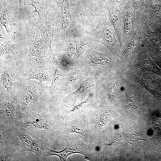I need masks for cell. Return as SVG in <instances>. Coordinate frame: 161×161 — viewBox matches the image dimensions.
I'll use <instances>...</instances> for the list:
<instances>
[{"mask_svg": "<svg viewBox=\"0 0 161 161\" xmlns=\"http://www.w3.org/2000/svg\"><path fill=\"white\" fill-rule=\"evenodd\" d=\"M40 30L36 26L30 39L27 57L29 63L36 67L47 61H51L54 63L58 62L52 49L42 41Z\"/></svg>", "mask_w": 161, "mask_h": 161, "instance_id": "6da1fadb", "label": "cell"}, {"mask_svg": "<svg viewBox=\"0 0 161 161\" xmlns=\"http://www.w3.org/2000/svg\"><path fill=\"white\" fill-rule=\"evenodd\" d=\"M7 131L20 139L23 145V152H32L41 160L46 157V151L47 146L44 140L39 138L30 130L20 126Z\"/></svg>", "mask_w": 161, "mask_h": 161, "instance_id": "7a4b0ae2", "label": "cell"}, {"mask_svg": "<svg viewBox=\"0 0 161 161\" xmlns=\"http://www.w3.org/2000/svg\"><path fill=\"white\" fill-rule=\"evenodd\" d=\"M23 112L18 101L4 97L0 101V130H8L19 125Z\"/></svg>", "mask_w": 161, "mask_h": 161, "instance_id": "3957f363", "label": "cell"}, {"mask_svg": "<svg viewBox=\"0 0 161 161\" xmlns=\"http://www.w3.org/2000/svg\"><path fill=\"white\" fill-rule=\"evenodd\" d=\"M54 124L49 113L34 108L23 112L19 125L30 130L44 129L50 131L54 128Z\"/></svg>", "mask_w": 161, "mask_h": 161, "instance_id": "277c9868", "label": "cell"}, {"mask_svg": "<svg viewBox=\"0 0 161 161\" xmlns=\"http://www.w3.org/2000/svg\"><path fill=\"white\" fill-rule=\"evenodd\" d=\"M87 38L90 41L105 45L112 51L117 50L114 34L105 14L101 17L96 28L89 33Z\"/></svg>", "mask_w": 161, "mask_h": 161, "instance_id": "5b68a950", "label": "cell"}, {"mask_svg": "<svg viewBox=\"0 0 161 161\" xmlns=\"http://www.w3.org/2000/svg\"><path fill=\"white\" fill-rule=\"evenodd\" d=\"M45 91L41 82L25 80L19 100L22 111L24 112L35 108L39 97Z\"/></svg>", "mask_w": 161, "mask_h": 161, "instance_id": "8992f818", "label": "cell"}, {"mask_svg": "<svg viewBox=\"0 0 161 161\" xmlns=\"http://www.w3.org/2000/svg\"><path fill=\"white\" fill-rule=\"evenodd\" d=\"M69 0H58L54 21L55 28L58 36L66 41L65 33L67 27H75L70 14Z\"/></svg>", "mask_w": 161, "mask_h": 161, "instance_id": "52a82bcc", "label": "cell"}, {"mask_svg": "<svg viewBox=\"0 0 161 161\" xmlns=\"http://www.w3.org/2000/svg\"><path fill=\"white\" fill-rule=\"evenodd\" d=\"M18 138L9 131L0 130V161H6L11 156L17 158L23 152L22 143Z\"/></svg>", "mask_w": 161, "mask_h": 161, "instance_id": "ba28073f", "label": "cell"}, {"mask_svg": "<svg viewBox=\"0 0 161 161\" xmlns=\"http://www.w3.org/2000/svg\"><path fill=\"white\" fill-rule=\"evenodd\" d=\"M82 60L90 66H105L110 63V58L108 53L98 52L91 47L88 48Z\"/></svg>", "mask_w": 161, "mask_h": 161, "instance_id": "9c48e42d", "label": "cell"}, {"mask_svg": "<svg viewBox=\"0 0 161 161\" xmlns=\"http://www.w3.org/2000/svg\"><path fill=\"white\" fill-rule=\"evenodd\" d=\"M28 4L34 9L33 12H37L38 17L36 26L39 28L49 17L50 9L47 2L43 0H28Z\"/></svg>", "mask_w": 161, "mask_h": 161, "instance_id": "30bf717a", "label": "cell"}, {"mask_svg": "<svg viewBox=\"0 0 161 161\" xmlns=\"http://www.w3.org/2000/svg\"><path fill=\"white\" fill-rule=\"evenodd\" d=\"M0 27H3L8 38L14 39V28L16 24L11 20L7 7L6 0L0 4Z\"/></svg>", "mask_w": 161, "mask_h": 161, "instance_id": "8fae6325", "label": "cell"}, {"mask_svg": "<svg viewBox=\"0 0 161 161\" xmlns=\"http://www.w3.org/2000/svg\"><path fill=\"white\" fill-rule=\"evenodd\" d=\"M0 30V56L16 55L18 53V45L14 42V39L7 37L3 29H1Z\"/></svg>", "mask_w": 161, "mask_h": 161, "instance_id": "7c38bea8", "label": "cell"}, {"mask_svg": "<svg viewBox=\"0 0 161 161\" xmlns=\"http://www.w3.org/2000/svg\"><path fill=\"white\" fill-rule=\"evenodd\" d=\"M55 25L49 17L40 28V34L43 42L52 49L51 44L53 38Z\"/></svg>", "mask_w": 161, "mask_h": 161, "instance_id": "4fadbf2b", "label": "cell"}, {"mask_svg": "<svg viewBox=\"0 0 161 161\" xmlns=\"http://www.w3.org/2000/svg\"><path fill=\"white\" fill-rule=\"evenodd\" d=\"M66 143V146L63 150L60 151H56L50 149L48 147L46 151L47 157L51 156H58L61 160L65 161L67 157L71 154L74 153H78L80 152L77 150L73 148L70 142L67 140H65Z\"/></svg>", "mask_w": 161, "mask_h": 161, "instance_id": "5bb4252c", "label": "cell"}, {"mask_svg": "<svg viewBox=\"0 0 161 161\" xmlns=\"http://www.w3.org/2000/svg\"><path fill=\"white\" fill-rule=\"evenodd\" d=\"M94 85L93 81L89 78L82 81L79 87L74 92L70 94L64 99L65 102L72 101L74 102L75 100L86 89L93 87Z\"/></svg>", "mask_w": 161, "mask_h": 161, "instance_id": "9a60e30c", "label": "cell"}, {"mask_svg": "<svg viewBox=\"0 0 161 161\" xmlns=\"http://www.w3.org/2000/svg\"><path fill=\"white\" fill-rule=\"evenodd\" d=\"M135 78L138 82L152 93L156 97L161 98L160 92L158 86L155 83L151 80L139 77H136Z\"/></svg>", "mask_w": 161, "mask_h": 161, "instance_id": "2e32d148", "label": "cell"}, {"mask_svg": "<svg viewBox=\"0 0 161 161\" xmlns=\"http://www.w3.org/2000/svg\"><path fill=\"white\" fill-rule=\"evenodd\" d=\"M88 39H75L74 42L75 47V52L73 60H78L82 59L84 53L88 49Z\"/></svg>", "mask_w": 161, "mask_h": 161, "instance_id": "e0dca14e", "label": "cell"}, {"mask_svg": "<svg viewBox=\"0 0 161 161\" xmlns=\"http://www.w3.org/2000/svg\"><path fill=\"white\" fill-rule=\"evenodd\" d=\"M83 76V71L80 68L76 67L73 69L69 74L67 80L63 86L66 88L75 85L77 83L79 84L81 81V78Z\"/></svg>", "mask_w": 161, "mask_h": 161, "instance_id": "ac0fdd59", "label": "cell"}, {"mask_svg": "<svg viewBox=\"0 0 161 161\" xmlns=\"http://www.w3.org/2000/svg\"><path fill=\"white\" fill-rule=\"evenodd\" d=\"M140 66L144 70L153 72L161 76V69L147 55L144 56L141 63Z\"/></svg>", "mask_w": 161, "mask_h": 161, "instance_id": "d6986e66", "label": "cell"}, {"mask_svg": "<svg viewBox=\"0 0 161 161\" xmlns=\"http://www.w3.org/2000/svg\"><path fill=\"white\" fill-rule=\"evenodd\" d=\"M1 83L4 89L7 92L6 95L4 97H11L10 94H11L10 92H12L13 82L9 72L7 70H6L2 72L1 76Z\"/></svg>", "mask_w": 161, "mask_h": 161, "instance_id": "ffe728a7", "label": "cell"}, {"mask_svg": "<svg viewBox=\"0 0 161 161\" xmlns=\"http://www.w3.org/2000/svg\"><path fill=\"white\" fill-rule=\"evenodd\" d=\"M48 76L47 72L43 69L41 68L36 69L30 72L29 79H35L41 82L42 81H48L49 78Z\"/></svg>", "mask_w": 161, "mask_h": 161, "instance_id": "44dd1931", "label": "cell"}, {"mask_svg": "<svg viewBox=\"0 0 161 161\" xmlns=\"http://www.w3.org/2000/svg\"><path fill=\"white\" fill-rule=\"evenodd\" d=\"M63 73L61 69L56 67L54 71L51 85V87L54 88L61 78Z\"/></svg>", "mask_w": 161, "mask_h": 161, "instance_id": "7402d4cb", "label": "cell"}, {"mask_svg": "<svg viewBox=\"0 0 161 161\" xmlns=\"http://www.w3.org/2000/svg\"><path fill=\"white\" fill-rule=\"evenodd\" d=\"M75 52V47L74 42L70 43L66 48V53L69 61L73 60Z\"/></svg>", "mask_w": 161, "mask_h": 161, "instance_id": "603a6c76", "label": "cell"}, {"mask_svg": "<svg viewBox=\"0 0 161 161\" xmlns=\"http://www.w3.org/2000/svg\"><path fill=\"white\" fill-rule=\"evenodd\" d=\"M91 94L87 99L84 101L82 102L77 106H75L72 111L81 109L88 106L90 101Z\"/></svg>", "mask_w": 161, "mask_h": 161, "instance_id": "cb8c5ba5", "label": "cell"}, {"mask_svg": "<svg viewBox=\"0 0 161 161\" xmlns=\"http://www.w3.org/2000/svg\"><path fill=\"white\" fill-rule=\"evenodd\" d=\"M155 127L156 129L159 131V134L161 135V122L157 121L155 123Z\"/></svg>", "mask_w": 161, "mask_h": 161, "instance_id": "d4e9b609", "label": "cell"}, {"mask_svg": "<svg viewBox=\"0 0 161 161\" xmlns=\"http://www.w3.org/2000/svg\"><path fill=\"white\" fill-rule=\"evenodd\" d=\"M19 3V8L20 10H23V4L24 0H18Z\"/></svg>", "mask_w": 161, "mask_h": 161, "instance_id": "484cf974", "label": "cell"}, {"mask_svg": "<svg viewBox=\"0 0 161 161\" xmlns=\"http://www.w3.org/2000/svg\"><path fill=\"white\" fill-rule=\"evenodd\" d=\"M4 0H0V4H1L2 3Z\"/></svg>", "mask_w": 161, "mask_h": 161, "instance_id": "4316f807", "label": "cell"}, {"mask_svg": "<svg viewBox=\"0 0 161 161\" xmlns=\"http://www.w3.org/2000/svg\"><path fill=\"white\" fill-rule=\"evenodd\" d=\"M43 0L48 2L50 0Z\"/></svg>", "mask_w": 161, "mask_h": 161, "instance_id": "83f0119b", "label": "cell"}]
</instances>
